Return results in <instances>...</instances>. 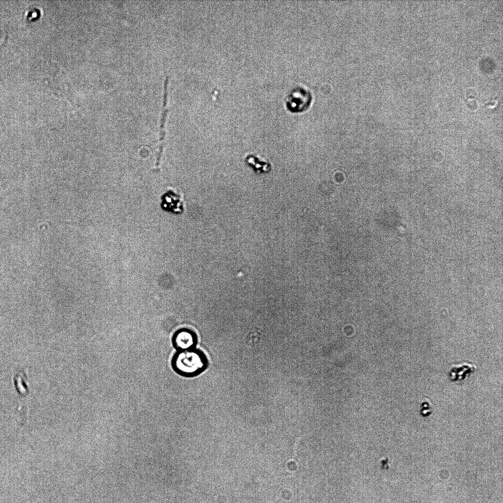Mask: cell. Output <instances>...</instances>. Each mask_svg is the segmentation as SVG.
<instances>
[{"instance_id": "cell-7", "label": "cell", "mask_w": 503, "mask_h": 503, "mask_svg": "<svg viewBox=\"0 0 503 503\" xmlns=\"http://www.w3.org/2000/svg\"><path fill=\"white\" fill-rule=\"evenodd\" d=\"M433 405L429 398L424 397L420 404L419 414L423 418L429 417L433 413Z\"/></svg>"}, {"instance_id": "cell-6", "label": "cell", "mask_w": 503, "mask_h": 503, "mask_svg": "<svg viewBox=\"0 0 503 503\" xmlns=\"http://www.w3.org/2000/svg\"><path fill=\"white\" fill-rule=\"evenodd\" d=\"M168 78H165V79L164 80V94H163V109L162 117V120H161V145H160L161 146H160V149H159V153H158V156H161V154L162 153V151H163V144H164L163 140H164V139L163 138V137H164V130L163 129H164V124L165 123L166 118L167 115V113H168V108L167 107V101H168Z\"/></svg>"}, {"instance_id": "cell-2", "label": "cell", "mask_w": 503, "mask_h": 503, "mask_svg": "<svg viewBox=\"0 0 503 503\" xmlns=\"http://www.w3.org/2000/svg\"><path fill=\"white\" fill-rule=\"evenodd\" d=\"M311 96L309 92L301 87L293 88L285 100L287 109L292 113H300L306 111L310 106Z\"/></svg>"}, {"instance_id": "cell-4", "label": "cell", "mask_w": 503, "mask_h": 503, "mask_svg": "<svg viewBox=\"0 0 503 503\" xmlns=\"http://www.w3.org/2000/svg\"><path fill=\"white\" fill-rule=\"evenodd\" d=\"M196 342V337L192 331L182 329L177 331L172 337V343L178 351L194 348Z\"/></svg>"}, {"instance_id": "cell-3", "label": "cell", "mask_w": 503, "mask_h": 503, "mask_svg": "<svg viewBox=\"0 0 503 503\" xmlns=\"http://www.w3.org/2000/svg\"><path fill=\"white\" fill-rule=\"evenodd\" d=\"M161 199V207L165 211L179 215L185 210L183 194L175 189H168L162 195Z\"/></svg>"}, {"instance_id": "cell-1", "label": "cell", "mask_w": 503, "mask_h": 503, "mask_svg": "<svg viewBox=\"0 0 503 503\" xmlns=\"http://www.w3.org/2000/svg\"><path fill=\"white\" fill-rule=\"evenodd\" d=\"M172 365L180 375L191 377L204 370L206 366V360L201 352L192 348L178 351L172 358Z\"/></svg>"}, {"instance_id": "cell-5", "label": "cell", "mask_w": 503, "mask_h": 503, "mask_svg": "<svg viewBox=\"0 0 503 503\" xmlns=\"http://www.w3.org/2000/svg\"><path fill=\"white\" fill-rule=\"evenodd\" d=\"M476 368L475 364L469 363L454 364L449 371V378L452 382L462 381L471 375Z\"/></svg>"}]
</instances>
